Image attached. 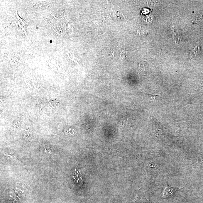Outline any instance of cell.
<instances>
[{
	"label": "cell",
	"instance_id": "cell-3",
	"mask_svg": "<svg viewBox=\"0 0 203 203\" xmlns=\"http://www.w3.org/2000/svg\"><path fill=\"white\" fill-rule=\"evenodd\" d=\"M203 43L202 42L201 43H199L196 48H194V50L196 51V53H198L199 52L203 50Z\"/></svg>",
	"mask_w": 203,
	"mask_h": 203
},
{
	"label": "cell",
	"instance_id": "cell-1",
	"mask_svg": "<svg viewBox=\"0 0 203 203\" xmlns=\"http://www.w3.org/2000/svg\"><path fill=\"white\" fill-rule=\"evenodd\" d=\"M172 37L175 42L176 43H178L180 42V37L179 33L177 28L175 26H172Z\"/></svg>",
	"mask_w": 203,
	"mask_h": 203
},
{
	"label": "cell",
	"instance_id": "cell-2",
	"mask_svg": "<svg viewBox=\"0 0 203 203\" xmlns=\"http://www.w3.org/2000/svg\"><path fill=\"white\" fill-rule=\"evenodd\" d=\"M176 189H174L172 187H170L169 185H167L165 187V190L163 194V196L165 197H166L171 195L173 194V192H175Z\"/></svg>",
	"mask_w": 203,
	"mask_h": 203
},
{
	"label": "cell",
	"instance_id": "cell-5",
	"mask_svg": "<svg viewBox=\"0 0 203 203\" xmlns=\"http://www.w3.org/2000/svg\"><path fill=\"white\" fill-rule=\"evenodd\" d=\"M148 98L150 100V101H155V96L153 95H152L151 94H147Z\"/></svg>",
	"mask_w": 203,
	"mask_h": 203
},
{
	"label": "cell",
	"instance_id": "cell-4",
	"mask_svg": "<svg viewBox=\"0 0 203 203\" xmlns=\"http://www.w3.org/2000/svg\"><path fill=\"white\" fill-rule=\"evenodd\" d=\"M144 70H145V69H144V67L142 66V65H140L138 70V72L139 73V74H142L143 73V72Z\"/></svg>",
	"mask_w": 203,
	"mask_h": 203
}]
</instances>
